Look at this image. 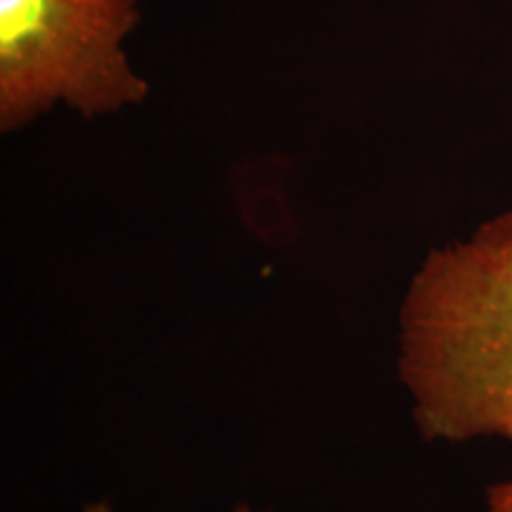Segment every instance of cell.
<instances>
[{"instance_id":"cell-1","label":"cell","mask_w":512,"mask_h":512,"mask_svg":"<svg viewBox=\"0 0 512 512\" xmlns=\"http://www.w3.org/2000/svg\"><path fill=\"white\" fill-rule=\"evenodd\" d=\"M399 375L425 441H512V211L432 249L413 273Z\"/></svg>"},{"instance_id":"cell-2","label":"cell","mask_w":512,"mask_h":512,"mask_svg":"<svg viewBox=\"0 0 512 512\" xmlns=\"http://www.w3.org/2000/svg\"><path fill=\"white\" fill-rule=\"evenodd\" d=\"M143 0H0V131L67 105L95 119L145 102L124 41Z\"/></svg>"},{"instance_id":"cell-3","label":"cell","mask_w":512,"mask_h":512,"mask_svg":"<svg viewBox=\"0 0 512 512\" xmlns=\"http://www.w3.org/2000/svg\"><path fill=\"white\" fill-rule=\"evenodd\" d=\"M484 512H512V477L491 486Z\"/></svg>"},{"instance_id":"cell-4","label":"cell","mask_w":512,"mask_h":512,"mask_svg":"<svg viewBox=\"0 0 512 512\" xmlns=\"http://www.w3.org/2000/svg\"><path fill=\"white\" fill-rule=\"evenodd\" d=\"M86 512H112V510H110V505H107V503H95V505H88ZM235 512H254V510L249 508V505L242 503V505H238V508H235Z\"/></svg>"}]
</instances>
